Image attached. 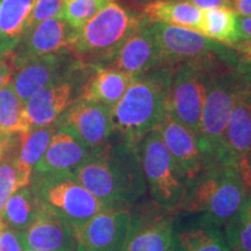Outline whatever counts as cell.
<instances>
[{
    "instance_id": "1",
    "label": "cell",
    "mask_w": 251,
    "mask_h": 251,
    "mask_svg": "<svg viewBox=\"0 0 251 251\" xmlns=\"http://www.w3.org/2000/svg\"><path fill=\"white\" fill-rule=\"evenodd\" d=\"M72 172L81 186L108 208L129 209L147 191L137 146L125 141L93 149Z\"/></svg>"
},
{
    "instance_id": "2",
    "label": "cell",
    "mask_w": 251,
    "mask_h": 251,
    "mask_svg": "<svg viewBox=\"0 0 251 251\" xmlns=\"http://www.w3.org/2000/svg\"><path fill=\"white\" fill-rule=\"evenodd\" d=\"M175 67H159L134 77L124 97L112 108L113 130L122 141L137 146L158 126L166 113V97Z\"/></svg>"
},
{
    "instance_id": "3",
    "label": "cell",
    "mask_w": 251,
    "mask_h": 251,
    "mask_svg": "<svg viewBox=\"0 0 251 251\" xmlns=\"http://www.w3.org/2000/svg\"><path fill=\"white\" fill-rule=\"evenodd\" d=\"M248 191L236 166L205 161L200 174L187 185L179 209L203 218L226 228L246 202Z\"/></svg>"
},
{
    "instance_id": "4",
    "label": "cell",
    "mask_w": 251,
    "mask_h": 251,
    "mask_svg": "<svg viewBox=\"0 0 251 251\" xmlns=\"http://www.w3.org/2000/svg\"><path fill=\"white\" fill-rule=\"evenodd\" d=\"M149 24L143 14L112 1L77 30L69 51L85 65L105 67L135 30Z\"/></svg>"
},
{
    "instance_id": "5",
    "label": "cell",
    "mask_w": 251,
    "mask_h": 251,
    "mask_svg": "<svg viewBox=\"0 0 251 251\" xmlns=\"http://www.w3.org/2000/svg\"><path fill=\"white\" fill-rule=\"evenodd\" d=\"M242 78L235 65L234 51L219 58L209 71L198 144L205 161H216L235 97Z\"/></svg>"
},
{
    "instance_id": "6",
    "label": "cell",
    "mask_w": 251,
    "mask_h": 251,
    "mask_svg": "<svg viewBox=\"0 0 251 251\" xmlns=\"http://www.w3.org/2000/svg\"><path fill=\"white\" fill-rule=\"evenodd\" d=\"M29 186L39 205L59 216L71 229L109 209L81 186L72 171L33 172Z\"/></svg>"
},
{
    "instance_id": "7",
    "label": "cell",
    "mask_w": 251,
    "mask_h": 251,
    "mask_svg": "<svg viewBox=\"0 0 251 251\" xmlns=\"http://www.w3.org/2000/svg\"><path fill=\"white\" fill-rule=\"evenodd\" d=\"M141 168L153 201L164 211L179 209L188 180L166 149L158 129L149 131L137 144Z\"/></svg>"
},
{
    "instance_id": "8",
    "label": "cell",
    "mask_w": 251,
    "mask_h": 251,
    "mask_svg": "<svg viewBox=\"0 0 251 251\" xmlns=\"http://www.w3.org/2000/svg\"><path fill=\"white\" fill-rule=\"evenodd\" d=\"M230 54L231 49L225 56L181 63L176 65L172 72L166 97V113L188 128L197 139L201 128V114L209 71L219 58L227 57Z\"/></svg>"
},
{
    "instance_id": "9",
    "label": "cell",
    "mask_w": 251,
    "mask_h": 251,
    "mask_svg": "<svg viewBox=\"0 0 251 251\" xmlns=\"http://www.w3.org/2000/svg\"><path fill=\"white\" fill-rule=\"evenodd\" d=\"M150 28L158 47L162 67H176L230 52V48L207 39L199 31L159 23L150 24Z\"/></svg>"
},
{
    "instance_id": "10",
    "label": "cell",
    "mask_w": 251,
    "mask_h": 251,
    "mask_svg": "<svg viewBox=\"0 0 251 251\" xmlns=\"http://www.w3.org/2000/svg\"><path fill=\"white\" fill-rule=\"evenodd\" d=\"M89 65L77 61L67 74L50 81L25 102V112L30 129L55 124L59 117L76 100L77 86H83L85 79L80 74Z\"/></svg>"
},
{
    "instance_id": "11",
    "label": "cell",
    "mask_w": 251,
    "mask_h": 251,
    "mask_svg": "<svg viewBox=\"0 0 251 251\" xmlns=\"http://www.w3.org/2000/svg\"><path fill=\"white\" fill-rule=\"evenodd\" d=\"M131 213L126 208L105 209L84 225L72 228L77 251H122L127 241Z\"/></svg>"
},
{
    "instance_id": "12",
    "label": "cell",
    "mask_w": 251,
    "mask_h": 251,
    "mask_svg": "<svg viewBox=\"0 0 251 251\" xmlns=\"http://www.w3.org/2000/svg\"><path fill=\"white\" fill-rule=\"evenodd\" d=\"M56 122L70 130L91 150L105 146L114 131L112 108L101 103L87 101L79 97Z\"/></svg>"
},
{
    "instance_id": "13",
    "label": "cell",
    "mask_w": 251,
    "mask_h": 251,
    "mask_svg": "<svg viewBox=\"0 0 251 251\" xmlns=\"http://www.w3.org/2000/svg\"><path fill=\"white\" fill-rule=\"evenodd\" d=\"M67 51L69 50L11 63L13 76L9 83L19 98L26 102L31 96L48 85L50 81L67 74L78 61L77 58L76 61H71Z\"/></svg>"
},
{
    "instance_id": "14",
    "label": "cell",
    "mask_w": 251,
    "mask_h": 251,
    "mask_svg": "<svg viewBox=\"0 0 251 251\" xmlns=\"http://www.w3.org/2000/svg\"><path fill=\"white\" fill-rule=\"evenodd\" d=\"M251 152V93L242 85L235 97L216 161L238 168Z\"/></svg>"
},
{
    "instance_id": "15",
    "label": "cell",
    "mask_w": 251,
    "mask_h": 251,
    "mask_svg": "<svg viewBox=\"0 0 251 251\" xmlns=\"http://www.w3.org/2000/svg\"><path fill=\"white\" fill-rule=\"evenodd\" d=\"M77 30L61 17L48 19L25 35L18 48L8 56L9 62L15 63L69 50L76 39Z\"/></svg>"
},
{
    "instance_id": "16",
    "label": "cell",
    "mask_w": 251,
    "mask_h": 251,
    "mask_svg": "<svg viewBox=\"0 0 251 251\" xmlns=\"http://www.w3.org/2000/svg\"><path fill=\"white\" fill-rule=\"evenodd\" d=\"M105 67L117 69L133 78L162 67L158 47L150 24L135 30Z\"/></svg>"
},
{
    "instance_id": "17",
    "label": "cell",
    "mask_w": 251,
    "mask_h": 251,
    "mask_svg": "<svg viewBox=\"0 0 251 251\" xmlns=\"http://www.w3.org/2000/svg\"><path fill=\"white\" fill-rule=\"evenodd\" d=\"M157 129L161 134L166 149L190 183L200 174L205 163L197 136L168 113H165Z\"/></svg>"
},
{
    "instance_id": "18",
    "label": "cell",
    "mask_w": 251,
    "mask_h": 251,
    "mask_svg": "<svg viewBox=\"0 0 251 251\" xmlns=\"http://www.w3.org/2000/svg\"><path fill=\"white\" fill-rule=\"evenodd\" d=\"M20 233L24 248L36 251H77L70 226L41 206L29 227Z\"/></svg>"
},
{
    "instance_id": "19",
    "label": "cell",
    "mask_w": 251,
    "mask_h": 251,
    "mask_svg": "<svg viewBox=\"0 0 251 251\" xmlns=\"http://www.w3.org/2000/svg\"><path fill=\"white\" fill-rule=\"evenodd\" d=\"M174 221L164 215L133 216L122 251H171L174 249Z\"/></svg>"
},
{
    "instance_id": "20",
    "label": "cell",
    "mask_w": 251,
    "mask_h": 251,
    "mask_svg": "<svg viewBox=\"0 0 251 251\" xmlns=\"http://www.w3.org/2000/svg\"><path fill=\"white\" fill-rule=\"evenodd\" d=\"M92 150L68 130L58 126L42 158L35 165L33 172L74 171L89 157Z\"/></svg>"
},
{
    "instance_id": "21",
    "label": "cell",
    "mask_w": 251,
    "mask_h": 251,
    "mask_svg": "<svg viewBox=\"0 0 251 251\" xmlns=\"http://www.w3.org/2000/svg\"><path fill=\"white\" fill-rule=\"evenodd\" d=\"M131 81L133 77L117 69L92 65V71L81 86L79 98L113 108Z\"/></svg>"
},
{
    "instance_id": "22",
    "label": "cell",
    "mask_w": 251,
    "mask_h": 251,
    "mask_svg": "<svg viewBox=\"0 0 251 251\" xmlns=\"http://www.w3.org/2000/svg\"><path fill=\"white\" fill-rule=\"evenodd\" d=\"M57 128V122H55L47 127L18 134L13 149L8 155L27 185L30 184L34 168L45 155Z\"/></svg>"
},
{
    "instance_id": "23",
    "label": "cell",
    "mask_w": 251,
    "mask_h": 251,
    "mask_svg": "<svg viewBox=\"0 0 251 251\" xmlns=\"http://www.w3.org/2000/svg\"><path fill=\"white\" fill-rule=\"evenodd\" d=\"M174 250L231 251L222 228L202 215L174 233Z\"/></svg>"
},
{
    "instance_id": "24",
    "label": "cell",
    "mask_w": 251,
    "mask_h": 251,
    "mask_svg": "<svg viewBox=\"0 0 251 251\" xmlns=\"http://www.w3.org/2000/svg\"><path fill=\"white\" fill-rule=\"evenodd\" d=\"M35 0H1L0 2V57H8L25 37Z\"/></svg>"
},
{
    "instance_id": "25",
    "label": "cell",
    "mask_w": 251,
    "mask_h": 251,
    "mask_svg": "<svg viewBox=\"0 0 251 251\" xmlns=\"http://www.w3.org/2000/svg\"><path fill=\"white\" fill-rule=\"evenodd\" d=\"M143 15L149 24H165L200 33L203 11L187 0H155Z\"/></svg>"
},
{
    "instance_id": "26",
    "label": "cell",
    "mask_w": 251,
    "mask_h": 251,
    "mask_svg": "<svg viewBox=\"0 0 251 251\" xmlns=\"http://www.w3.org/2000/svg\"><path fill=\"white\" fill-rule=\"evenodd\" d=\"M238 15L233 9L213 8L203 11L200 34L226 47L243 40L238 29Z\"/></svg>"
},
{
    "instance_id": "27",
    "label": "cell",
    "mask_w": 251,
    "mask_h": 251,
    "mask_svg": "<svg viewBox=\"0 0 251 251\" xmlns=\"http://www.w3.org/2000/svg\"><path fill=\"white\" fill-rule=\"evenodd\" d=\"M40 205L30 186L19 188L6 202L2 220L15 230H25L36 218Z\"/></svg>"
},
{
    "instance_id": "28",
    "label": "cell",
    "mask_w": 251,
    "mask_h": 251,
    "mask_svg": "<svg viewBox=\"0 0 251 251\" xmlns=\"http://www.w3.org/2000/svg\"><path fill=\"white\" fill-rule=\"evenodd\" d=\"M30 130L25 102L18 97L11 83L0 89V133L17 135Z\"/></svg>"
},
{
    "instance_id": "29",
    "label": "cell",
    "mask_w": 251,
    "mask_h": 251,
    "mask_svg": "<svg viewBox=\"0 0 251 251\" xmlns=\"http://www.w3.org/2000/svg\"><path fill=\"white\" fill-rule=\"evenodd\" d=\"M225 231L231 250L251 251V196L249 194L240 214L225 228Z\"/></svg>"
},
{
    "instance_id": "30",
    "label": "cell",
    "mask_w": 251,
    "mask_h": 251,
    "mask_svg": "<svg viewBox=\"0 0 251 251\" xmlns=\"http://www.w3.org/2000/svg\"><path fill=\"white\" fill-rule=\"evenodd\" d=\"M114 0H65L61 18L76 29H80Z\"/></svg>"
},
{
    "instance_id": "31",
    "label": "cell",
    "mask_w": 251,
    "mask_h": 251,
    "mask_svg": "<svg viewBox=\"0 0 251 251\" xmlns=\"http://www.w3.org/2000/svg\"><path fill=\"white\" fill-rule=\"evenodd\" d=\"M29 186L27 185L19 175L13 161L7 155L0 162V221L2 220L6 202L9 197L19 188Z\"/></svg>"
},
{
    "instance_id": "32",
    "label": "cell",
    "mask_w": 251,
    "mask_h": 251,
    "mask_svg": "<svg viewBox=\"0 0 251 251\" xmlns=\"http://www.w3.org/2000/svg\"><path fill=\"white\" fill-rule=\"evenodd\" d=\"M63 5L64 0H35V4L28 19L26 34L48 19L61 17Z\"/></svg>"
},
{
    "instance_id": "33",
    "label": "cell",
    "mask_w": 251,
    "mask_h": 251,
    "mask_svg": "<svg viewBox=\"0 0 251 251\" xmlns=\"http://www.w3.org/2000/svg\"><path fill=\"white\" fill-rule=\"evenodd\" d=\"M228 48L234 51L237 70L251 69V40H241Z\"/></svg>"
},
{
    "instance_id": "34",
    "label": "cell",
    "mask_w": 251,
    "mask_h": 251,
    "mask_svg": "<svg viewBox=\"0 0 251 251\" xmlns=\"http://www.w3.org/2000/svg\"><path fill=\"white\" fill-rule=\"evenodd\" d=\"M21 233L6 226L0 235V251H24Z\"/></svg>"
},
{
    "instance_id": "35",
    "label": "cell",
    "mask_w": 251,
    "mask_h": 251,
    "mask_svg": "<svg viewBox=\"0 0 251 251\" xmlns=\"http://www.w3.org/2000/svg\"><path fill=\"white\" fill-rule=\"evenodd\" d=\"M187 1L202 11L213 8H234V0H187Z\"/></svg>"
},
{
    "instance_id": "36",
    "label": "cell",
    "mask_w": 251,
    "mask_h": 251,
    "mask_svg": "<svg viewBox=\"0 0 251 251\" xmlns=\"http://www.w3.org/2000/svg\"><path fill=\"white\" fill-rule=\"evenodd\" d=\"M114 1L119 2V4L124 6V7L130 9V11L136 12V13L143 14L146 8L155 1V0H114Z\"/></svg>"
},
{
    "instance_id": "37",
    "label": "cell",
    "mask_w": 251,
    "mask_h": 251,
    "mask_svg": "<svg viewBox=\"0 0 251 251\" xmlns=\"http://www.w3.org/2000/svg\"><path fill=\"white\" fill-rule=\"evenodd\" d=\"M238 170H240V174L242 176V179L247 187L248 194L251 196V152L247 158H244L238 164Z\"/></svg>"
},
{
    "instance_id": "38",
    "label": "cell",
    "mask_w": 251,
    "mask_h": 251,
    "mask_svg": "<svg viewBox=\"0 0 251 251\" xmlns=\"http://www.w3.org/2000/svg\"><path fill=\"white\" fill-rule=\"evenodd\" d=\"M13 76V68L8 57H0V89L11 81Z\"/></svg>"
},
{
    "instance_id": "39",
    "label": "cell",
    "mask_w": 251,
    "mask_h": 251,
    "mask_svg": "<svg viewBox=\"0 0 251 251\" xmlns=\"http://www.w3.org/2000/svg\"><path fill=\"white\" fill-rule=\"evenodd\" d=\"M17 135H6L0 133V162L5 158L6 156L13 149L15 141H17Z\"/></svg>"
},
{
    "instance_id": "40",
    "label": "cell",
    "mask_w": 251,
    "mask_h": 251,
    "mask_svg": "<svg viewBox=\"0 0 251 251\" xmlns=\"http://www.w3.org/2000/svg\"><path fill=\"white\" fill-rule=\"evenodd\" d=\"M233 9L240 17H251V0H234Z\"/></svg>"
},
{
    "instance_id": "41",
    "label": "cell",
    "mask_w": 251,
    "mask_h": 251,
    "mask_svg": "<svg viewBox=\"0 0 251 251\" xmlns=\"http://www.w3.org/2000/svg\"><path fill=\"white\" fill-rule=\"evenodd\" d=\"M238 29L241 31L243 40H251V17H240L237 18Z\"/></svg>"
},
{
    "instance_id": "42",
    "label": "cell",
    "mask_w": 251,
    "mask_h": 251,
    "mask_svg": "<svg viewBox=\"0 0 251 251\" xmlns=\"http://www.w3.org/2000/svg\"><path fill=\"white\" fill-rule=\"evenodd\" d=\"M237 71L240 72L244 86H246L247 90L251 93V69H242V70Z\"/></svg>"
},
{
    "instance_id": "43",
    "label": "cell",
    "mask_w": 251,
    "mask_h": 251,
    "mask_svg": "<svg viewBox=\"0 0 251 251\" xmlns=\"http://www.w3.org/2000/svg\"><path fill=\"white\" fill-rule=\"evenodd\" d=\"M6 226H7L6 225V222L4 221V220H1V221H0V235H1V231L4 230V228L6 227Z\"/></svg>"
},
{
    "instance_id": "44",
    "label": "cell",
    "mask_w": 251,
    "mask_h": 251,
    "mask_svg": "<svg viewBox=\"0 0 251 251\" xmlns=\"http://www.w3.org/2000/svg\"><path fill=\"white\" fill-rule=\"evenodd\" d=\"M24 251H36V250H34V249H30V248H24Z\"/></svg>"
},
{
    "instance_id": "45",
    "label": "cell",
    "mask_w": 251,
    "mask_h": 251,
    "mask_svg": "<svg viewBox=\"0 0 251 251\" xmlns=\"http://www.w3.org/2000/svg\"><path fill=\"white\" fill-rule=\"evenodd\" d=\"M171 251H176V250H174V249H172V250H171Z\"/></svg>"
},
{
    "instance_id": "46",
    "label": "cell",
    "mask_w": 251,
    "mask_h": 251,
    "mask_svg": "<svg viewBox=\"0 0 251 251\" xmlns=\"http://www.w3.org/2000/svg\"><path fill=\"white\" fill-rule=\"evenodd\" d=\"M64 1H65V0H64Z\"/></svg>"
}]
</instances>
